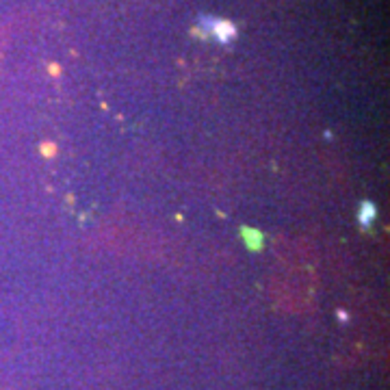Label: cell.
<instances>
[{
  "mask_svg": "<svg viewBox=\"0 0 390 390\" xmlns=\"http://www.w3.org/2000/svg\"><path fill=\"white\" fill-rule=\"evenodd\" d=\"M202 24L206 26V31H211L221 44H230L234 37H236V29L230 24V22H224V20H213V17H202Z\"/></svg>",
  "mask_w": 390,
  "mask_h": 390,
  "instance_id": "6da1fadb",
  "label": "cell"
},
{
  "mask_svg": "<svg viewBox=\"0 0 390 390\" xmlns=\"http://www.w3.org/2000/svg\"><path fill=\"white\" fill-rule=\"evenodd\" d=\"M377 215V209H375V204H371V202H364L362 204V209H360V224L364 228H368L371 224H373V219Z\"/></svg>",
  "mask_w": 390,
  "mask_h": 390,
  "instance_id": "7a4b0ae2",
  "label": "cell"
},
{
  "mask_svg": "<svg viewBox=\"0 0 390 390\" xmlns=\"http://www.w3.org/2000/svg\"><path fill=\"white\" fill-rule=\"evenodd\" d=\"M241 232H243V236L247 238V245H250L252 250L263 247V234H260V232H256V230H252V228H243Z\"/></svg>",
  "mask_w": 390,
  "mask_h": 390,
  "instance_id": "3957f363",
  "label": "cell"
}]
</instances>
